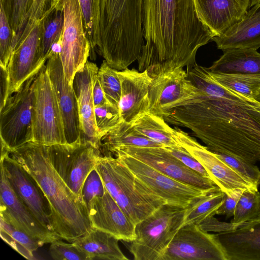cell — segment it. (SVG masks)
I'll return each mask as SVG.
<instances>
[{
  "mask_svg": "<svg viewBox=\"0 0 260 260\" xmlns=\"http://www.w3.org/2000/svg\"><path fill=\"white\" fill-rule=\"evenodd\" d=\"M186 72L201 93L166 113L165 121L189 129L212 151L260 161V102L220 84L197 63Z\"/></svg>",
  "mask_w": 260,
  "mask_h": 260,
  "instance_id": "6da1fadb",
  "label": "cell"
},
{
  "mask_svg": "<svg viewBox=\"0 0 260 260\" xmlns=\"http://www.w3.org/2000/svg\"><path fill=\"white\" fill-rule=\"evenodd\" d=\"M143 29L138 71L151 76L189 68L196 63L198 49L214 37L199 17L194 0H143Z\"/></svg>",
  "mask_w": 260,
  "mask_h": 260,
  "instance_id": "7a4b0ae2",
  "label": "cell"
},
{
  "mask_svg": "<svg viewBox=\"0 0 260 260\" xmlns=\"http://www.w3.org/2000/svg\"><path fill=\"white\" fill-rule=\"evenodd\" d=\"M9 153L40 187L50 205L53 229L62 239L73 243L92 229L84 202L54 168L47 145L29 142Z\"/></svg>",
  "mask_w": 260,
  "mask_h": 260,
  "instance_id": "3957f363",
  "label": "cell"
},
{
  "mask_svg": "<svg viewBox=\"0 0 260 260\" xmlns=\"http://www.w3.org/2000/svg\"><path fill=\"white\" fill-rule=\"evenodd\" d=\"M143 0H94V41L105 59L128 62L141 56L145 40Z\"/></svg>",
  "mask_w": 260,
  "mask_h": 260,
  "instance_id": "277c9868",
  "label": "cell"
},
{
  "mask_svg": "<svg viewBox=\"0 0 260 260\" xmlns=\"http://www.w3.org/2000/svg\"><path fill=\"white\" fill-rule=\"evenodd\" d=\"M95 169L111 196L136 225L167 204L110 153L99 157Z\"/></svg>",
  "mask_w": 260,
  "mask_h": 260,
  "instance_id": "5b68a950",
  "label": "cell"
},
{
  "mask_svg": "<svg viewBox=\"0 0 260 260\" xmlns=\"http://www.w3.org/2000/svg\"><path fill=\"white\" fill-rule=\"evenodd\" d=\"M186 208L164 204L136 225L129 250L135 260H161L182 227Z\"/></svg>",
  "mask_w": 260,
  "mask_h": 260,
  "instance_id": "8992f818",
  "label": "cell"
},
{
  "mask_svg": "<svg viewBox=\"0 0 260 260\" xmlns=\"http://www.w3.org/2000/svg\"><path fill=\"white\" fill-rule=\"evenodd\" d=\"M31 142L46 145L68 143L62 114L46 64L34 84Z\"/></svg>",
  "mask_w": 260,
  "mask_h": 260,
  "instance_id": "52a82bcc",
  "label": "cell"
},
{
  "mask_svg": "<svg viewBox=\"0 0 260 260\" xmlns=\"http://www.w3.org/2000/svg\"><path fill=\"white\" fill-rule=\"evenodd\" d=\"M36 75L25 81L0 109L1 147L9 152L32 141L34 84Z\"/></svg>",
  "mask_w": 260,
  "mask_h": 260,
  "instance_id": "ba28073f",
  "label": "cell"
},
{
  "mask_svg": "<svg viewBox=\"0 0 260 260\" xmlns=\"http://www.w3.org/2000/svg\"><path fill=\"white\" fill-rule=\"evenodd\" d=\"M47 152L49 160L59 175L83 200L84 183L101 156L100 149L89 142L81 141L47 145Z\"/></svg>",
  "mask_w": 260,
  "mask_h": 260,
  "instance_id": "9c48e42d",
  "label": "cell"
},
{
  "mask_svg": "<svg viewBox=\"0 0 260 260\" xmlns=\"http://www.w3.org/2000/svg\"><path fill=\"white\" fill-rule=\"evenodd\" d=\"M56 1L64 19L60 57L66 77L73 86L76 73L84 67L90 56V46L85 33L78 0Z\"/></svg>",
  "mask_w": 260,
  "mask_h": 260,
  "instance_id": "30bf717a",
  "label": "cell"
},
{
  "mask_svg": "<svg viewBox=\"0 0 260 260\" xmlns=\"http://www.w3.org/2000/svg\"><path fill=\"white\" fill-rule=\"evenodd\" d=\"M113 154L167 204L186 208L195 199L211 192L177 180L121 152Z\"/></svg>",
  "mask_w": 260,
  "mask_h": 260,
  "instance_id": "8fae6325",
  "label": "cell"
},
{
  "mask_svg": "<svg viewBox=\"0 0 260 260\" xmlns=\"http://www.w3.org/2000/svg\"><path fill=\"white\" fill-rule=\"evenodd\" d=\"M149 111L162 116L169 110L186 104L201 93L188 79L183 68L162 71L151 77Z\"/></svg>",
  "mask_w": 260,
  "mask_h": 260,
  "instance_id": "7c38bea8",
  "label": "cell"
},
{
  "mask_svg": "<svg viewBox=\"0 0 260 260\" xmlns=\"http://www.w3.org/2000/svg\"><path fill=\"white\" fill-rule=\"evenodd\" d=\"M161 260H227L216 234L191 224L176 234Z\"/></svg>",
  "mask_w": 260,
  "mask_h": 260,
  "instance_id": "4fadbf2b",
  "label": "cell"
},
{
  "mask_svg": "<svg viewBox=\"0 0 260 260\" xmlns=\"http://www.w3.org/2000/svg\"><path fill=\"white\" fill-rule=\"evenodd\" d=\"M173 129L175 138L180 146L202 165L221 191L230 194L236 189L258 190L257 187L239 175L206 146L200 144L178 126Z\"/></svg>",
  "mask_w": 260,
  "mask_h": 260,
  "instance_id": "5bb4252c",
  "label": "cell"
},
{
  "mask_svg": "<svg viewBox=\"0 0 260 260\" xmlns=\"http://www.w3.org/2000/svg\"><path fill=\"white\" fill-rule=\"evenodd\" d=\"M1 218L42 244L62 239L55 232L44 227L21 201L1 167Z\"/></svg>",
  "mask_w": 260,
  "mask_h": 260,
  "instance_id": "9a60e30c",
  "label": "cell"
},
{
  "mask_svg": "<svg viewBox=\"0 0 260 260\" xmlns=\"http://www.w3.org/2000/svg\"><path fill=\"white\" fill-rule=\"evenodd\" d=\"M116 151L135 158L183 183L211 192L220 189L211 180L185 166L165 147H126L114 152Z\"/></svg>",
  "mask_w": 260,
  "mask_h": 260,
  "instance_id": "2e32d148",
  "label": "cell"
},
{
  "mask_svg": "<svg viewBox=\"0 0 260 260\" xmlns=\"http://www.w3.org/2000/svg\"><path fill=\"white\" fill-rule=\"evenodd\" d=\"M1 167L21 201L44 227L55 232L49 204L33 178L10 155L9 151L1 153Z\"/></svg>",
  "mask_w": 260,
  "mask_h": 260,
  "instance_id": "e0dca14e",
  "label": "cell"
},
{
  "mask_svg": "<svg viewBox=\"0 0 260 260\" xmlns=\"http://www.w3.org/2000/svg\"><path fill=\"white\" fill-rule=\"evenodd\" d=\"M43 18L35 24L17 45L9 61V96L17 91L28 78L37 74L46 63L41 59Z\"/></svg>",
  "mask_w": 260,
  "mask_h": 260,
  "instance_id": "ac0fdd59",
  "label": "cell"
},
{
  "mask_svg": "<svg viewBox=\"0 0 260 260\" xmlns=\"http://www.w3.org/2000/svg\"><path fill=\"white\" fill-rule=\"evenodd\" d=\"M45 64L62 114L67 142L81 141L77 100L73 86L66 77L60 53L50 51Z\"/></svg>",
  "mask_w": 260,
  "mask_h": 260,
  "instance_id": "d6986e66",
  "label": "cell"
},
{
  "mask_svg": "<svg viewBox=\"0 0 260 260\" xmlns=\"http://www.w3.org/2000/svg\"><path fill=\"white\" fill-rule=\"evenodd\" d=\"M121 93L118 104L122 121L133 123L150 107L149 87L152 78L147 70L135 69L118 71Z\"/></svg>",
  "mask_w": 260,
  "mask_h": 260,
  "instance_id": "ffe728a7",
  "label": "cell"
},
{
  "mask_svg": "<svg viewBox=\"0 0 260 260\" xmlns=\"http://www.w3.org/2000/svg\"><path fill=\"white\" fill-rule=\"evenodd\" d=\"M99 68L87 61L75 74L73 82L78 103L81 140L89 142L100 149L101 140L95 120L93 88Z\"/></svg>",
  "mask_w": 260,
  "mask_h": 260,
  "instance_id": "44dd1931",
  "label": "cell"
},
{
  "mask_svg": "<svg viewBox=\"0 0 260 260\" xmlns=\"http://www.w3.org/2000/svg\"><path fill=\"white\" fill-rule=\"evenodd\" d=\"M194 2L200 20L215 37L241 21L260 0H194Z\"/></svg>",
  "mask_w": 260,
  "mask_h": 260,
  "instance_id": "7402d4cb",
  "label": "cell"
},
{
  "mask_svg": "<svg viewBox=\"0 0 260 260\" xmlns=\"http://www.w3.org/2000/svg\"><path fill=\"white\" fill-rule=\"evenodd\" d=\"M93 228L108 233L119 240L131 242L136 238V224L124 213L106 189L95 197L87 207Z\"/></svg>",
  "mask_w": 260,
  "mask_h": 260,
  "instance_id": "603a6c76",
  "label": "cell"
},
{
  "mask_svg": "<svg viewBox=\"0 0 260 260\" xmlns=\"http://www.w3.org/2000/svg\"><path fill=\"white\" fill-rule=\"evenodd\" d=\"M216 236L227 260H260V216Z\"/></svg>",
  "mask_w": 260,
  "mask_h": 260,
  "instance_id": "cb8c5ba5",
  "label": "cell"
},
{
  "mask_svg": "<svg viewBox=\"0 0 260 260\" xmlns=\"http://www.w3.org/2000/svg\"><path fill=\"white\" fill-rule=\"evenodd\" d=\"M212 41L223 51L232 49L257 50L260 47V2L241 21L223 34L214 37Z\"/></svg>",
  "mask_w": 260,
  "mask_h": 260,
  "instance_id": "d4e9b609",
  "label": "cell"
},
{
  "mask_svg": "<svg viewBox=\"0 0 260 260\" xmlns=\"http://www.w3.org/2000/svg\"><path fill=\"white\" fill-rule=\"evenodd\" d=\"M207 69L214 74L260 75V53L252 49L226 50Z\"/></svg>",
  "mask_w": 260,
  "mask_h": 260,
  "instance_id": "484cf974",
  "label": "cell"
},
{
  "mask_svg": "<svg viewBox=\"0 0 260 260\" xmlns=\"http://www.w3.org/2000/svg\"><path fill=\"white\" fill-rule=\"evenodd\" d=\"M118 241L111 234L93 228L73 242L89 256L90 260L128 259L120 249Z\"/></svg>",
  "mask_w": 260,
  "mask_h": 260,
  "instance_id": "4316f807",
  "label": "cell"
},
{
  "mask_svg": "<svg viewBox=\"0 0 260 260\" xmlns=\"http://www.w3.org/2000/svg\"><path fill=\"white\" fill-rule=\"evenodd\" d=\"M101 144L112 153L126 147H164L139 133L132 123L124 121L105 135L101 139Z\"/></svg>",
  "mask_w": 260,
  "mask_h": 260,
  "instance_id": "83f0119b",
  "label": "cell"
},
{
  "mask_svg": "<svg viewBox=\"0 0 260 260\" xmlns=\"http://www.w3.org/2000/svg\"><path fill=\"white\" fill-rule=\"evenodd\" d=\"M132 125L139 133L164 147H182L175 138L173 128L162 116L147 112Z\"/></svg>",
  "mask_w": 260,
  "mask_h": 260,
  "instance_id": "f1b7e54d",
  "label": "cell"
},
{
  "mask_svg": "<svg viewBox=\"0 0 260 260\" xmlns=\"http://www.w3.org/2000/svg\"><path fill=\"white\" fill-rule=\"evenodd\" d=\"M224 194L219 189L195 199L186 208L182 227L191 224L199 225L214 216L222 204Z\"/></svg>",
  "mask_w": 260,
  "mask_h": 260,
  "instance_id": "f546056e",
  "label": "cell"
},
{
  "mask_svg": "<svg viewBox=\"0 0 260 260\" xmlns=\"http://www.w3.org/2000/svg\"><path fill=\"white\" fill-rule=\"evenodd\" d=\"M63 11L56 0H52L51 7L43 17V29L41 44V59L46 62L52 45L62 34Z\"/></svg>",
  "mask_w": 260,
  "mask_h": 260,
  "instance_id": "4dcf8cb0",
  "label": "cell"
},
{
  "mask_svg": "<svg viewBox=\"0 0 260 260\" xmlns=\"http://www.w3.org/2000/svg\"><path fill=\"white\" fill-rule=\"evenodd\" d=\"M0 234L4 241L28 259H34L33 252L44 245L1 218Z\"/></svg>",
  "mask_w": 260,
  "mask_h": 260,
  "instance_id": "1f68e13d",
  "label": "cell"
},
{
  "mask_svg": "<svg viewBox=\"0 0 260 260\" xmlns=\"http://www.w3.org/2000/svg\"><path fill=\"white\" fill-rule=\"evenodd\" d=\"M209 72L220 84L248 98L254 99L260 90V75L220 74Z\"/></svg>",
  "mask_w": 260,
  "mask_h": 260,
  "instance_id": "d6a6232c",
  "label": "cell"
},
{
  "mask_svg": "<svg viewBox=\"0 0 260 260\" xmlns=\"http://www.w3.org/2000/svg\"><path fill=\"white\" fill-rule=\"evenodd\" d=\"M260 216V192L245 190L236 205L234 218L231 223L241 224Z\"/></svg>",
  "mask_w": 260,
  "mask_h": 260,
  "instance_id": "836d02e7",
  "label": "cell"
},
{
  "mask_svg": "<svg viewBox=\"0 0 260 260\" xmlns=\"http://www.w3.org/2000/svg\"><path fill=\"white\" fill-rule=\"evenodd\" d=\"M118 70L111 67L104 60L99 68L98 78L108 102L118 107L121 85Z\"/></svg>",
  "mask_w": 260,
  "mask_h": 260,
  "instance_id": "e575fe53",
  "label": "cell"
},
{
  "mask_svg": "<svg viewBox=\"0 0 260 260\" xmlns=\"http://www.w3.org/2000/svg\"><path fill=\"white\" fill-rule=\"evenodd\" d=\"M34 0H13L9 22L13 32V47H16L27 22Z\"/></svg>",
  "mask_w": 260,
  "mask_h": 260,
  "instance_id": "d590c367",
  "label": "cell"
},
{
  "mask_svg": "<svg viewBox=\"0 0 260 260\" xmlns=\"http://www.w3.org/2000/svg\"><path fill=\"white\" fill-rule=\"evenodd\" d=\"M94 116L101 140L122 121L119 108L109 103L94 107Z\"/></svg>",
  "mask_w": 260,
  "mask_h": 260,
  "instance_id": "8d00e7d4",
  "label": "cell"
},
{
  "mask_svg": "<svg viewBox=\"0 0 260 260\" xmlns=\"http://www.w3.org/2000/svg\"><path fill=\"white\" fill-rule=\"evenodd\" d=\"M13 32L2 4L0 3V66L7 69L13 52Z\"/></svg>",
  "mask_w": 260,
  "mask_h": 260,
  "instance_id": "74e56055",
  "label": "cell"
},
{
  "mask_svg": "<svg viewBox=\"0 0 260 260\" xmlns=\"http://www.w3.org/2000/svg\"><path fill=\"white\" fill-rule=\"evenodd\" d=\"M214 152L218 157L229 165L248 181L257 187L260 185V170L254 164L246 162L227 154Z\"/></svg>",
  "mask_w": 260,
  "mask_h": 260,
  "instance_id": "f35d334b",
  "label": "cell"
},
{
  "mask_svg": "<svg viewBox=\"0 0 260 260\" xmlns=\"http://www.w3.org/2000/svg\"><path fill=\"white\" fill-rule=\"evenodd\" d=\"M61 240H57L50 243L49 253L53 259L90 260L89 256L74 242L66 243Z\"/></svg>",
  "mask_w": 260,
  "mask_h": 260,
  "instance_id": "ab89813d",
  "label": "cell"
},
{
  "mask_svg": "<svg viewBox=\"0 0 260 260\" xmlns=\"http://www.w3.org/2000/svg\"><path fill=\"white\" fill-rule=\"evenodd\" d=\"M83 16L85 33L90 46V57L95 59L94 0H78Z\"/></svg>",
  "mask_w": 260,
  "mask_h": 260,
  "instance_id": "60d3db41",
  "label": "cell"
},
{
  "mask_svg": "<svg viewBox=\"0 0 260 260\" xmlns=\"http://www.w3.org/2000/svg\"><path fill=\"white\" fill-rule=\"evenodd\" d=\"M106 190L99 173L94 168L87 177L82 188V198L87 208L95 197L103 196Z\"/></svg>",
  "mask_w": 260,
  "mask_h": 260,
  "instance_id": "b9f144b4",
  "label": "cell"
},
{
  "mask_svg": "<svg viewBox=\"0 0 260 260\" xmlns=\"http://www.w3.org/2000/svg\"><path fill=\"white\" fill-rule=\"evenodd\" d=\"M52 0H34L29 12L27 22L19 40L25 37L35 23L41 20L51 7Z\"/></svg>",
  "mask_w": 260,
  "mask_h": 260,
  "instance_id": "7bdbcfd3",
  "label": "cell"
},
{
  "mask_svg": "<svg viewBox=\"0 0 260 260\" xmlns=\"http://www.w3.org/2000/svg\"><path fill=\"white\" fill-rule=\"evenodd\" d=\"M173 156L180 160L185 166L198 173L203 177L212 180L211 177L202 165L182 147H165Z\"/></svg>",
  "mask_w": 260,
  "mask_h": 260,
  "instance_id": "ee69618b",
  "label": "cell"
},
{
  "mask_svg": "<svg viewBox=\"0 0 260 260\" xmlns=\"http://www.w3.org/2000/svg\"><path fill=\"white\" fill-rule=\"evenodd\" d=\"M244 190L236 189L230 194L224 193L222 204L217 211L216 214L225 215L226 218L234 216L238 200Z\"/></svg>",
  "mask_w": 260,
  "mask_h": 260,
  "instance_id": "f6af8a7d",
  "label": "cell"
},
{
  "mask_svg": "<svg viewBox=\"0 0 260 260\" xmlns=\"http://www.w3.org/2000/svg\"><path fill=\"white\" fill-rule=\"evenodd\" d=\"M199 226L206 232L220 233L232 230L233 224L232 223L221 222L214 216L207 218L199 224Z\"/></svg>",
  "mask_w": 260,
  "mask_h": 260,
  "instance_id": "bcb514c9",
  "label": "cell"
},
{
  "mask_svg": "<svg viewBox=\"0 0 260 260\" xmlns=\"http://www.w3.org/2000/svg\"><path fill=\"white\" fill-rule=\"evenodd\" d=\"M0 109L9 97V78L7 69L0 66Z\"/></svg>",
  "mask_w": 260,
  "mask_h": 260,
  "instance_id": "7dc6e473",
  "label": "cell"
},
{
  "mask_svg": "<svg viewBox=\"0 0 260 260\" xmlns=\"http://www.w3.org/2000/svg\"><path fill=\"white\" fill-rule=\"evenodd\" d=\"M93 97L94 107L109 103L105 96L104 92L98 79V76L94 83L93 88Z\"/></svg>",
  "mask_w": 260,
  "mask_h": 260,
  "instance_id": "c3c4849f",
  "label": "cell"
},
{
  "mask_svg": "<svg viewBox=\"0 0 260 260\" xmlns=\"http://www.w3.org/2000/svg\"><path fill=\"white\" fill-rule=\"evenodd\" d=\"M0 3L3 5L9 20L11 16L13 0H0Z\"/></svg>",
  "mask_w": 260,
  "mask_h": 260,
  "instance_id": "681fc988",
  "label": "cell"
},
{
  "mask_svg": "<svg viewBox=\"0 0 260 260\" xmlns=\"http://www.w3.org/2000/svg\"><path fill=\"white\" fill-rule=\"evenodd\" d=\"M254 99L260 102V90H259Z\"/></svg>",
  "mask_w": 260,
  "mask_h": 260,
  "instance_id": "f907efd6",
  "label": "cell"
}]
</instances>
